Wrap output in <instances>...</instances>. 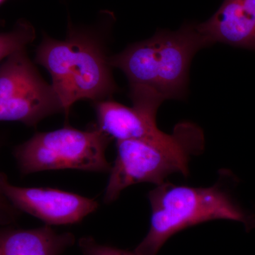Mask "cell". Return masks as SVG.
I'll return each instance as SVG.
<instances>
[{"label": "cell", "mask_w": 255, "mask_h": 255, "mask_svg": "<svg viewBox=\"0 0 255 255\" xmlns=\"http://www.w3.org/2000/svg\"><path fill=\"white\" fill-rule=\"evenodd\" d=\"M209 46L197 23H186L177 31L159 30L111 57L109 63L124 72L130 86L150 89L164 100H181L187 95L191 60Z\"/></svg>", "instance_id": "1"}, {"label": "cell", "mask_w": 255, "mask_h": 255, "mask_svg": "<svg viewBox=\"0 0 255 255\" xmlns=\"http://www.w3.org/2000/svg\"><path fill=\"white\" fill-rule=\"evenodd\" d=\"M147 196L151 206L150 230L134 251L138 255H157L176 233L213 220L239 221L250 230L255 226L254 218L218 184L191 187L164 182Z\"/></svg>", "instance_id": "2"}, {"label": "cell", "mask_w": 255, "mask_h": 255, "mask_svg": "<svg viewBox=\"0 0 255 255\" xmlns=\"http://www.w3.org/2000/svg\"><path fill=\"white\" fill-rule=\"evenodd\" d=\"M204 147L202 132L192 124L177 126L170 138L162 141L119 140L104 201L110 204L129 186L147 182L156 186L174 173L187 177L191 155Z\"/></svg>", "instance_id": "3"}, {"label": "cell", "mask_w": 255, "mask_h": 255, "mask_svg": "<svg viewBox=\"0 0 255 255\" xmlns=\"http://www.w3.org/2000/svg\"><path fill=\"white\" fill-rule=\"evenodd\" d=\"M36 62L49 72L66 117L78 101L99 102L117 91L109 60L85 35L72 33L65 41L46 38L37 49Z\"/></svg>", "instance_id": "4"}, {"label": "cell", "mask_w": 255, "mask_h": 255, "mask_svg": "<svg viewBox=\"0 0 255 255\" xmlns=\"http://www.w3.org/2000/svg\"><path fill=\"white\" fill-rule=\"evenodd\" d=\"M111 140L99 128L65 127L35 134L15 147L14 155L23 174L67 169L107 172L112 169L106 157Z\"/></svg>", "instance_id": "5"}, {"label": "cell", "mask_w": 255, "mask_h": 255, "mask_svg": "<svg viewBox=\"0 0 255 255\" xmlns=\"http://www.w3.org/2000/svg\"><path fill=\"white\" fill-rule=\"evenodd\" d=\"M63 112L52 85L38 73L19 50L0 65V122H18L35 127L42 119Z\"/></svg>", "instance_id": "6"}, {"label": "cell", "mask_w": 255, "mask_h": 255, "mask_svg": "<svg viewBox=\"0 0 255 255\" xmlns=\"http://www.w3.org/2000/svg\"><path fill=\"white\" fill-rule=\"evenodd\" d=\"M130 97L132 107L114 101L97 102L96 113L100 130L117 141H162L172 136L159 130L156 124L157 110L165 101L161 96L146 87L130 86Z\"/></svg>", "instance_id": "7"}, {"label": "cell", "mask_w": 255, "mask_h": 255, "mask_svg": "<svg viewBox=\"0 0 255 255\" xmlns=\"http://www.w3.org/2000/svg\"><path fill=\"white\" fill-rule=\"evenodd\" d=\"M0 184L6 199L18 211L31 215L48 226L81 222L99 207L95 199L69 191L53 188L16 187L10 184L3 173Z\"/></svg>", "instance_id": "8"}, {"label": "cell", "mask_w": 255, "mask_h": 255, "mask_svg": "<svg viewBox=\"0 0 255 255\" xmlns=\"http://www.w3.org/2000/svg\"><path fill=\"white\" fill-rule=\"evenodd\" d=\"M198 28L210 46L222 43L255 51V0H223Z\"/></svg>", "instance_id": "9"}, {"label": "cell", "mask_w": 255, "mask_h": 255, "mask_svg": "<svg viewBox=\"0 0 255 255\" xmlns=\"http://www.w3.org/2000/svg\"><path fill=\"white\" fill-rule=\"evenodd\" d=\"M75 243L73 233H57L48 225L0 229V255H63Z\"/></svg>", "instance_id": "10"}, {"label": "cell", "mask_w": 255, "mask_h": 255, "mask_svg": "<svg viewBox=\"0 0 255 255\" xmlns=\"http://www.w3.org/2000/svg\"><path fill=\"white\" fill-rule=\"evenodd\" d=\"M34 28L29 23L20 21L11 31L0 33V62L13 53L25 50L35 38Z\"/></svg>", "instance_id": "11"}, {"label": "cell", "mask_w": 255, "mask_h": 255, "mask_svg": "<svg viewBox=\"0 0 255 255\" xmlns=\"http://www.w3.org/2000/svg\"><path fill=\"white\" fill-rule=\"evenodd\" d=\"M78 246L83 255H138L135 252L100 244L90 236L80 238Z\"/></svg>", "instance_id": "12"}, {"label": "cell", "mask_w": 255, "mask_h": 255, "mask_svg": "<svg viewBox=\"0 0 255 255\" xmlns=\"http://www.w3.org/2000/svg\"><path fill=\"white\" fill-rule=\"evenodd\" d=\"M1 173H0L1 179ZM20 212L10 201L6 199L0 184V225L1 226H9L16 222Z\"/></svg>", "instance_id": "13"}, {"label": "cell", "mask_w": 255, "mask_h": 255, "mask_svg": "<svg viewBox=\"0 0 255 255\" xmlns=\"http://www.w3.org/2000/svg\"><path fill=\"white\" fill-rule=\"evenodd\" d=\"M4 1V0H0V4H1L2 1Z\"/></svg>", "instance_id": "14"}]
</instances>
